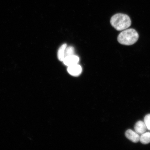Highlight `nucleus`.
<instances>
[{
	"label": "nucleus",
	"instance_id": "nucleus-1",
	"mask_svg": "<svg viewBox=\"0 0 150 150\" xmlns=\"http://www.w3.org/2000/svg\"><path fill=\"white\" fill-rule=\"evenodd\" d=\"M112 27L117 31H123L130 27L131 24V19L127 15L118 13L112 16L110 20Z\"/></svg>",
	"mask_w": 150,
	"mask_h": 150
},
{
	"label": "nucleus",
	"instance_id": "nucleus-2",
	"mask_svg": "<svg viewBox=\"0 0 150 150\" xmlns=\"http://www.w3.org/2000/svg\"><path fill=\"white\" fill-rule=\"evenodd\" d=\"M139 37L138 33L135 30L126 29L118 35L117 40L122 45L130 46L134 44L138 41Z\"/></svg>",
	"mask_w": 150,
	"mask_h": 150
},
{
	"label": "nucleus",
	"instance_id": "nucleus-3",
	"mask_svg": "<svg viewBox=\"0 0 150 150\" xmlns=\"http://www.w3.org/2000/svg\"><path fill=\"white\" fill-rule=\"evenodd\" d=\"M79 61V58L74 55L67 56L64 60L63 62L67 67L78 64Z\"/></svg>",
	"mask_w": 150,
	"mask_h": 150
},
{
	"label": "nucleus",
	"instance_id": "nucleus-4",
	"mask_svg": "<svg viewBox=\"0 0 150 150\" xmlns=\"http://www.w3.org/2000/svg\"><path fill=\"white\" fill-rule=\"evenodd\" d=\"M125 135L128 139L134 143H137L140 141L139 134L131 129H129L126 131Z\"/></svg>",
	"mask_w": 150,
	"mask_h": 150
},
{
	"label": "nucleus",
	"instance_id": "nucleus-5",
	"mask_svg": "<svg viewBox=\"0 0 150 150\" xmlns=\"http://www.w3.org/2000/svg\"><path fill=\"white\" fill-rule=\"evenodd\" d=\"M67 71L72 76H78L81 74L82 69L80 65L76 64L68 67Z\"/></svg>",
	"mask_w": 150,
	"mask_h": 150
},
{
	"label": "nucleus",
	"instance_id": "nucleus-6",
	"mask_svg": "<svg viewBox=\"0 0 150 150\" xmlns=\"http://www.w3.org/2000/svg\"><path fill=\"white\" fill-rule=\"evenodd\" d=\"M147 128L144 122L142 121H138L134 126L135 131L139 134L141 135L146 132Z\"/></svg>",
	"mask_w": 150,
	"mask_h": 150
},
{
	"label": "nucleus",
	"instance_id": "nucleus-7",
	"mask_svg": "<svg viewBox=\"0 0 150 150\" xmlns=\"http://www.w3.org/2000/svg\"><path fill=\"white\" fill-rule=\"evenodd\" d=\"M67 44H64L60 47L57 53L58 59L60 61L63 62L65 58V50L67 48Z\"/></svg>",
	"mask_w": 150,
	"mask_h": 150
},
{
	"label": "nucleus",
	"instance_id": "nucleus-8",
	"mask_svg": "<svg viewBox=\"0 0 150 150\" xmlns=\"http://www.w3.org/2000/svg\"><path fill=\"white\" fill-rule=\"evenodd\" d=\"M140 141L145 145L150 143V132H145L142 134L140 136Z\"/></svg>",
	"mask_w": 150,
	"mask_h": 150
},
{
	"label": "nucleus",
	"instance_id": "nucleus-9",
	"mask_svg": "<svg viewBox=\"0 0 150 150\" xmlns=\"http://www.w3.org/2000/svg\"><path fill=\"white\" fill-rule=\"evenodd\" d=\"M74 48L72 46L67 47L65 50V57L67 56L74 55Z\"/></svg>",
	"mask_w": 150,
	"mask_h": 150
},
{
	"label": "nucleus",
	"instance_id": "nucleus-10",
	"mask_svg": "<svg viewBox=\"0 0 150 150\" xmlns=\"http://www.w3.org/2000/svg\"><path fill=\"white\" fill-rule=\"evenodd\" d=\"M144 122L148 130L150 131V114H147L145 116L144 118Z\"/></svg>",
	"mask_w": 150,
	"mask_h": 150
}]
</instances>
